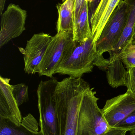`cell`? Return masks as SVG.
<instances>
[{"instance_id":"9","label":"cell","mask_w":135,"mask_h":135,"mask_svg":"<svg viewBox=\"0 0 135 135\" xmlns=\"http://www.w3.org/2000/svg\"><path fill=\"white\" fill-rule=\"evenodd\" d=\"M101 110L109 125L113 128L135 111V97L127 91L107 100Z\"/></svg>"},{"instance_id":"17","label":"cell","mask_w":135,"mask_h":135,"mask_svg":"<svg viewBox=\"0 0 135 135\" xmlns=\"http://www.w3.org/2000/svg\"><path fill=\"white\" fill-rule=\"evenodd\" d=\"M113 128L125 130L127 131L135 130V111L117 124Z\"/></svg>"},{"instance_id":"11","label":"cell","mask_w":135,"mask_h":135,"mask_svg":"<svg viewBox=\"0 0 135 135\" xmlns=\"http://www.w3.org/2000/svg\"><path fill=\"white\" fill-rule=\"evenodd\" d=\"M122 0H101L91 14L90 24L94 45L105 25Z\"/></svg>"},{"instance_id":"13","label":"cell","mask_w":135,"mask_h":135,"mask_svg":"<svg viewBox=\"0 0 135 135\" xmlns=\"http://www.w3.org/2000/svg\"><path fill=\"white\" fill-rule=\"evenodd\" d=\"M74 2L75 0H63L62 3L57 6L58 12L57 32H69L73 33Z\"/></svg>"},{"instance_id":"25","label":"cell","mask_w":135,"mask_h":135,"mask_svg":"<svg viewBox=\"0 0 135 135\" xmlns=\"http://www.w3.org/2000/svg\"><path fill=\"white\" fill-rule=\"evenodd\" d=\"M132 44L133 45H135V37L134 38V40H133V42H132Z\"/></svg>"},{"instance_id":"15","label":"cell","mask_w":135,"mask_h":135,"mask_svg":"<svg viewBox=\"0 0 135 135\" xmlns=\"http://www.w3.org/2000/svg\"><path fill=\"white\" fill-rule=\"evenodd\" d=\"M89 2L85 0L73 31L74 41L83 43L92 37L89 20Z\"/></svg>"},{"instance_id":"7","label":"cell","mask_w":135,"mask_h":135,"mask_svg":"<svg viewBox=\"0 0 135 135\" xmlns=\"http://www.w3.org/2000/svg\"><path fill=\"white\" fill-rule=\"evenodd\" d=\"M27 17L25 10L14 4L9 5L6 11L1 15L0 32V47L10 41L20 36L25 30Z\"/></svg>"},{"instance_id":"26","label":"cell","mask_w":135,"mask_h":135,"mask_svg":"<svg viewBox=\"0 0 135 135\" xmlns=\"http://www.w3.org/2000/svg\"><path fill=\"white\" fill-rule=\"evenodd\" d=\"M88 1L89 2H90V3H92V2H93L94 0H88Z\"/></svg>"},{"instance_id":"6","label":"cell","mask_w":135,"mask_h":135,"mask_svg":"<svg viewBox=\"0 0 135 135\" xmlns=\"http://www.w3.org/2000/svg\"><path fill=\"white\" fill-rule=\"evenodd\" d=\"M74 42L73 32H61L53 36L39 66V75L52 78L68 54Z\"/></svg>"},{"instance_id":"19","label":"cell","mask_w":135,"mask_h":135,"mask_svg":"<svg viewBox=\"0 0 135 135\" xmlns=\"http://www.w3.org/2000/svg\"><path fill=\"white\" fill-rule=\"evenodd\" d=\"M85 0H75L74 8V28L77 21L78 17H79L81 10L85 3Z\"/></svg>"},{"instance_id":"3","label":"cell","mask_w":135,"mask_h":135,"mask_svg":"<svg viewBox=\"0 0 135 135\" xmlns=\"http://www.w3.org/2000/svg\"><path fill=\"white\" fill-rule=\"evenodd\" d=\"M96 58V48L93 37L83 43L74 41L55 74L67 75L75 78H81L84 74L92 71Z\"/></svg>"},{"instance_id":"8","label":"cell","mask_w":135,"mask_h":135,"mask_svg":"<svg viewBox=\"0 0 135 135\" xmlns=\"http://www.w3.org/2000/svg\"><path fill=\"white\" fill-rule=\"evenodd\" d=\"M52 37L42 32L35 34L27 41L25 48H22L21 52L24 55L25 73L29 74L38 73L39 66Z\"/></svg>"},{"instance_id":"20","label":"cell","mask_w":135,"mask_h":135,"mask_svg":"<svg viewBox=\"0 0 135 135\" xmlns=\"http://www.w3.org/2000/svg\"><path fill=\"white\" fill-rule=\"evenodd\" d=\"M127 57H135V45L131 44L123 53L120 59Z\"/></svg>"},{"instance_id":"1","label":"cell","mask_w":135,"mask_h":135,"mask_svg":"<svg viewBox=\"0 0 135 135\" xmlns=\"http://www.w3.org/2000/svg\"><path fill=\"white\" fill-rule=\"evenodd\" d=\"M82 78L58 81L54 93L59 135H77L78 113L85 92L90 88Z\"/></svg>"},{"instance_id":"22","label":"cell","mask_w":135,"mask_h":135,"mask_svg":"<svg viewBox=\"0 0 135 135\" xmlns=\"http://www.w3.org/2000/svg\"><path fill=\"white\" fill-rule=\"evenodd\" d=\"M127 132L125 130L111 128L108 132L103 135H125Z\"/></svg>"},{"instance_id":"16","label":"cell","mask_w":135,"mask_h":135,"mask_svg":"<svg viewBox=\"0 0 135 135\" xmlns=\"http://www.w3.org/2000/svg\"><path fill=\"white\" fill-rule=\"evenodd\" d=\"M12 93L18 106L27 102L29 100L28 87L24 83L12 85Z\"/></svg>"},{"instance_id":"14","label":"cell","mask_w":135,"mask_h":135,"mask_svg":"<svg viewBox=\"0 0 135 135\" xmlns=\"http://www.w3.org/2000/svg\"><path fill=\"white\" fill-rule=\"evenodd\" d=\"M122 60L117 59L109 63L106 69L108 83L113 88L127 86L128 71Z\"/></svg>"},{"instance_id":"18","label":"cell","mask_w":135,"mask_h":135,"mask_svg":"<svg viewBox=\"0 0 135 135\" xmlns=\"http://www.w3.org/2000/svg\"><path fill=\"white\" fill-rule=\"evenodd\" d=\"M128 71L127 90L135 97V66L127 68Z\"/></svg>"},{"instance_id":"10","label":"cell","mask_w":135,"mask_h":135,"mask_svg":"<svg viewBox=\"0 0 135 135\" xmlns=\"http://www.w3.org/2000/svg\"><path fill=\"white\" fill-rule=\"evenodd\" d=\"M10 81V79L0 77V117L9 119L19 124L23 118L13 94Z\"/></svg>"},{"instance_id":"23","label":"cell","mask_w":135,"mask_h":135,"mask_svg":"<svg viewBox=\"0 0 135 135\" xmlns=\"http://www.w3.org/2000/svg\"><path fill=\"white\" fill-rule=\"evenodd\" d=\"M6 0H0V14L1 16L4 9V6Z\"/></svg>"},{"instance_id":"2","label":"cell","mask_w":135,"mask_h":135,"mask_svg":"<svg viewBox=\"0 0 135 135\" xmlns=\"http://www.w3.org/2000/svg\"><path fill=\"white\" fill-rule=\"evenodd\" d=\"M128 9L125 0H122L109 19L97 41L95 44L96 58L94 66L105 71L109 64L103 57L115 50L125 28L128 18Z\"/></svg>"},{"instance_id":"24","label":"cell","mask_w":135,"mask_h":135,"mask_svg":"<svg viewBox=\"0 0 135 135\" xmlns=\"http://www.w3.org/2000/svg\"><path fill=\"white\" fill-rule=\"evenodd\" d=\"M135 37V23L134 26V29H133V33H132V39L134 40V38Z\"/></svg>"},{"instance_id":"4","label":"cell","mask_w":135,"mask_h":135,"mask_svg":"<svg viewBox=\"0 0 135 135\" xmlns=\"http://www.w3.org/2000/svg\"><path fill=\"white\" fill-rule=\"evenodd\" d=\"M96 92L89 88L85 92L78 117L77 135H103L111 127L98 107Z\"/></svg>"},{"instance_id":"21","label":"cell","mask_w":135,"mask_h":135,"mask_svg":"<svg viewBox=\"0 0 135 135\" xmlns=\"http://www.w3.org/2000/svg\"><path fill=\"white\" fill-rule=\"evenodd\" d=\"M124 65L127 68L135 66V57H127L122 59Z\"/></svg>"},{"instance_id":"5","label":"cell","mask_w":135,"mask_h":135,"mask_svg":"<svg viewBox=\"0 0 135 135\" xmlns=\"http://www.w3.org/2000/svg\"><path fill=\"white\" fill-rule=\"evenodd\" d=\"M58 81L53 78L47 81H41L37 88L39 125L43 135H59L54 97Z\"/></svg>"},{"instance_id":"12","label":"cell","mask_w":135,"mask_h":135,"mask_svg":"<svg viewBox=\"0 0 135 135\" xmlns=\"http://www.w3.org/2000/svg\"><path fill=\"white\" fill-rule=\"evenodd\" d=\"M39 124L30 113L23 117L19 124L9 119L0 117V135H43L39 131Z\"/></svg>"}]
</instances>
